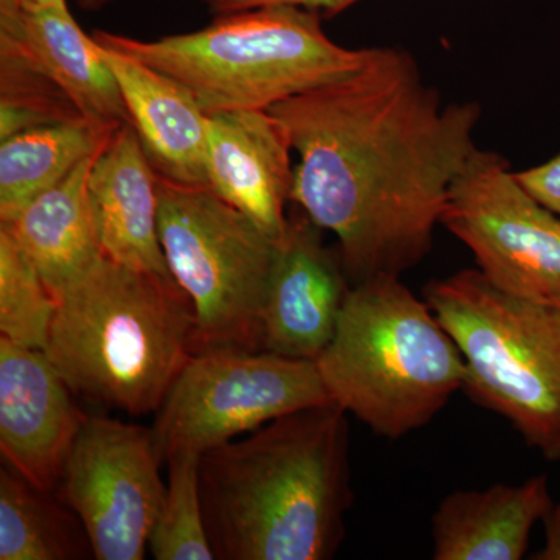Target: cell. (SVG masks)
<instances>
[{
    "instance_id": "cell-12",
    "label": "cell",
    "mask_w": 560,
    "mask_h": 560,
    "mask_svg": "<svg viewBox=\"0 0 560 560\" xmlns=\"http://www.w3.org/2000/svg\"><path fill=\"white\" fill-rule=\"evenodd\" d=\"M44 350L0 338V452L32 485L57 492L86 415Z\"/></svg>"
},
{
    "instance_id": "cell-28",
    "label": "cell",
    "mask_w": 560,
    "mask_h": 560,
    "mask_svg": "<svg viewBox=\"0 0 560 560\" xmlns=\"http://www.w3.org/2000/svg\"><path fill=\"white\" fill-rule=\"evenodd\" d=\"M77 2H79L81 9L94 11L101 10L103 9V7L109 5V3L116 2V0H77ZM205 2H208L210 5V2H212V0H205Z\"/></svg>"
},
{
    "instance_id": "cell-1",
    "label": "cell",
    "mask_w": 560,
    "mask_h": 560,
    "mask_svg": "<svg viewBox=\"0 0 560 560\" xmlns=\"http://www.w3.org/2000/svg\"><path fill=\"white\" fill-rule=\"evenodd\" d=\"M267 110L300 158L291 205L337 237L350 285L400 278L429 256L478 150L480 103H444L410 51L371 47L349 75Z\"/></svg>"
},
{
    "instance_id": "cell-22",
    "label": "cell",
    "mask_w": 560,
    "mask_h": 560,
    "mask_svg": "<svg viewBox=\"0 0 560 560\" xmlns=\"http://www.w3.org/2000/svg\"><path fill=\"white\" fill-rule=\"evenodd\" d=\"M200 458L183 452L167 460V493L149 541L156 560L215 559L202 514Z\"/></svg>"
},
{
    "instance_id": "cell-7",
    "label": "cell",
    "mask_w": 560,
    "mask_h": 560,
    "mask_svg": "<svg viewBox=\"0 0 560 560\" xmlns=\"http://www.w3.org/2000/svg\"><path fill=\"white\" fill-rule=\"evenodd\" d=\"M158 189L161 246L194 307L195 353L264 350L261 319L279 241L210 187L158 176Z\"/></svg>"
},
{
    "instance_id": "cell-15",
    "label": "cell",
    "mask_w": 560,
    "mask_h": 560,
    "mask_svg": "<svg viewBox=\"0 0 560 560\" xmlns=\"http://www.w3.org/2000/svg\"><path fill=\"white\" fill-rule=\"evenodd\" d=\"M0 46L49 77L88 119L131 124L101 46L81 31L69 9L31 10L16 0H0Z\"/></svg>"
},
{
    "instance_id": "cell-10",
    "label": "cell",
    "mask_w": 560,
    "mask_h": 560,
    "mask_svg": "<svg viewBox=\"0 0 560 560\" xmlns=\"http://www.w3.org/2000/svg\"><path fill=\"white\" fill-rule=\"evenodd\" d=\"M161 466L151 429L86 416L57 492L83 523L94 559H145L167 493Z\"/></svg>"
},
{
    "instance_id": "cell-14",
    "label": "cell",
    "mask_w": 560,
    "mask_h": 560,
    "mask_svg": "<svg viewBox=\"0 0 560 560\" xmlns=\"http://www.w3.org/2000/svg\"><path fill=\"white\" fill-rule=\"evenodd\" d=\"M88 194L102 253L135 270L172 276L158 230V175L131 124H121L92 161Z\"/></svg>"
},
{
    "instance_id": "cell-24",
    "label": "cell",
    "mask_w": 560,
    "mask_h": 560,
    "mask_svg": "<svg viewBox=\"0 0 560 560\" xmlns=\"http://www.w3.org/2000/svg\"><path fill=\"white\" fill-rule=\"evenodd\" d=\"M514 175L530 197L560 217V153L536 167L514 172Z\"/></svg>"
},
{
    "instance_id": "cell-2",
    "label": "cell",
    "mask_w": 560,
    "mask_h": 560,
    "mask_svg": "<svg viewBox=\"0 0 560 560\" xmlns=\"http://www.w3.org/2000/svg\"><path fill=\"white\" fill-rule=\"evenodd\" d=\"M348 416L326 401L202 453V514L215 559L337 555L352 503Z\"/></svg>"
},
{
    "instance_id": "cell-3",
    "label": "cell",
    "mask_w": 560,
    "mask_h": 560,
    "mask_svg": "<svg viewBox=\"0 0 560 560\" xmlns=\"http://www.w3.org/2000/svg\"><path fill=\"white\" fill-rule=\"evenodd\" d=\"M46 353L75 396L150 415L195 353L194 307L172 276L102 254L58 298Z\"/></svg>"
},
{
    "instance_id": "cell-8",
    "label": "cell",
    "mask_w": 560,
    "mask_h": 560,
    "mask_svg": "<svg viewBox=\"0 0 560 560\" xmlns=\"http://www.w3.org/2000/svg\"><path fill=\"white\" fill-rule=\"evenodd\" d=\"M331 401L315 361L259 350L195 353L156 411L154 445L162 464L183 452L202 453L265 423Z\"/></svg>"
},
{
    "instance_id": "cell-5",
    "label": "cell",
    "mask_w": 560,
    "mask_h": 560,
    "mask_svg": "<svg viewBox=\"0 0 560 560\" xmlns=\"http://www.w3.org/2000/svg\"><path fill=\"white\" fill-rule=\"evenodd\" d=\"M320 18L301 7L265 5L220 13L201 31L161 39L92 36L179 81L209 116L267 110L359 69L366 49L338 46Z\"/></svg>"
},
{
    "instance_id": "cell-25",
    "label": "cell",
    "mask_w": 560,
    "mask_h": 560,
    "mask_svg": "<svg viewBox=\"0 0 560 560\" xmlns=\"http://www.w3.org/2000/svg\"><path fill=\"white\" fill-rule=\"evenodd\" d=\"M357 2L359 0H212L210 7L220 14L265 5H294L318 13L319 16L331 18Z\"/></svg>"
},
{
    "instance_id": "cell-18",
    "label": "cell",
    "mask_w": 560,
    "mask_h": 560,
    "mask_svg": "<svg viewBox=\"0 0 560 560\" xmlns=\"http://www.w3.org/2000/svg\"><path fill=\"white\" fill-rule=\"evenodd\" d=\"M94 158L81 162L13 220L0 223L27 254L57 300L103 254L88 194Z\"/></svg>"
},
{
    "instance_id": "cell-27",
    "label": "cell",
    "mask_w": 560,
    "mask_h": 560,
    "mask_svg": "<svg viewBox=\"0 0 560 560\" xmlns=\"http://www.w3.org/2000/svg\"><path fill=\"white\" fill-rule=\"evenodd\" d=\"M25 9H69L68 0H16Z\"/></svg>"
},
{
    "instance_id": "cell-9",
    "label": "cell",
    "mask_w": 560,
    "mask_h": 560,
    "mask_svg": "<svg viewBox=\"0 0 560 560\" xmlns=\"http://www.w3.org/2000/svg\"><path fill=\"white\" fill-rule=\"evenodd\" d=\"M441 226L500 290L560 301V217L523 189L495 151H475L452 186Z\"/></svg>"
},
{
    "instance_id": "cell-6",
    "label": "cell",
    "mask_w": 560,
    "mask_h": 560,
    "mask_svg": "<svg viewBox=\"0 0 560 560\" xmlns=\"http://www.w3.org/2000/svg\"><path fill=\"white\" fill-rule=\"evenodd\" d=\"M423 300L466 360L464 393L560 460V301L506 293L478 268L431 280Z\"/></svg>"
},
{
    "instance_id": "cell-16",
    "label": "cell",
    "mask_w": 560,
    "mask_h": 560,
    "mask_svg": "<svg viewBox=\"0 0 560 560\" xmlns=\"http://www.w3.org/2000/svg\"><path fill=\"white\" fill-rule=\"evenodd\" d=\"M98 46L156 175L179 186L209 187L208 114L191 92L125 51Z\"/></svg>"
},
{
    "instance_id": "cell-26",
    "label": "cell",
    "mask_w": 560,
    "mask_h": 560,
    "mask_svg": "<svg viewBox=\"0 0 560 560\" xmlns=\"http://www.w3.org/2000/svg\"><path fill=\"white\" fill-rule=\"evenodd\" d=\"M545 545L533 556L534 560H560V504L552 503L544 517Z\"/></svg>"
},
{
    "instance_id": "cell-21",
    "label": "cell",
    "mask_w": 560,
    "mask_h": 560,
    "mask_svg": "<svg viewBox=\"0 0 560 560\" xmlns=\"http://www.w3.org/2000/svg\"><path fill=\"white\" fill-rule=\"evenodd\" d=\"M58 300L9 232L0 228V335L22 348L49 345Z\"/></svg>"
},
{
    "instance_id": "cell-23",
    "label": "cell",
    "mask_w": 560,
    "mask_h": 560,
    "mask_svg": "<svg viewBox=\"0 0 560 560\" xmlns=\"http://www.w3.org/2000/svg\"><path fill=\"white\" fill-rule=\"evenodd\" d=\"M0 139L18 132L84 117L39 69L0 46Z\"/></svg>"
},
{
    "instance_id": "cell-13",
    "label": "cell",
    "mask_w": 560,
    "mask_h": 560,
    "mask_svg": "<svg viewBox=\"0 0 560 560\" xmlns=\"http://www.w3.org/2000/svg\"><path fill=\"white\" fill-rule=\"evenodd\" d=\"M289 136L268 110H220L208 116L209 187L265 234L282 238L289 223L294 165Z\"/></svg>"
},
{
    "instance_id": "cell-20",
    "label": "cell",
    "mask_w": 560,
    "mask_h": 560,
    "mask_svg": "<svg viewBox=\"0 0 560 560\" xmlns=\"http://www.w3.org/2000/svg\"><path fill=\"white\" fill-rule=\"evenodd\" d=\"M94 558L86 529L68 504L18 471L0 469V560Z\"/></svg>"
},
{
    "instance_id": "cell-4",
    "label": "cell",
    "mask_w": 560,
    "mask_h": 560,
    "mask_svg": "<svg viewBox=\"0 0 560 560\" xmlns=\"http://www.w3.org/2000/svg\"><path fill=\"white\" fill-rule=\"evenodd\" d=\"M315 363L331 401L388 440L429 425L467 381L458 345L400 278L352 287Z\"/></svg>"
},
{
    "instance_id": "cell-19",
    "label": "cell",
    "mask_w": 560,
    "mask_h": 560,
    "mask_svg": "<svg viewBox=\"0 0 560 560\" xmlns=\"http://www.w3.org/2000/svg\"><path fill=\"white\" fill-rule=\"evenodd\" d=\"M119 125L77 117L43 125L0 142V223L94 158Z\"/></svg>"
},
{
    "instance_id": "cell-11",
    "label": "cell",
    "mask_w": 560,
    "mask_h": 560,
    "mask_svg": "<svg viewBox=\"0 0 560 560\" xmlns=\"http://www.w3.org/2000/svg\"><path fill=\"white\" fill-rule=\"evenodd\" d=\"M350 289L338 249L326 246L323 230L294 206L265 298L264 350L318 360L334 338Z\"/></svg>"
},
{
    "instance_id": "cell-17",
    "label": "cell",
    "mask_w": 560,
    "mask_h": 560,
    "mask_svg": "<svg viewBox=\"0 0 560 560\" xmlns=\"http://www.w3.org/2000/svg\"><path fill=\"white\" fill-rule=\"evenodd\" d=\"M547 477L518 486L456 490L431 518L434 560H521L530 533L551 510Z\"/></svg>"
}]
</instances>
